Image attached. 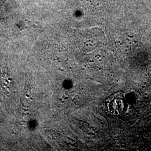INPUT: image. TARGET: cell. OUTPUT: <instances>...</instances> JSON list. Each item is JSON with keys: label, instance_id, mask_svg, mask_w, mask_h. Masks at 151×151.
I'll use <instances>...</instances> for the list:
<instances>
[{"label": "cell", "instance_id": "6da1fadb", "mask_svg": "<svg viewBox=\"0 0 151 151\" xmlns=\"http://www.w3.org/2000/svg\"><path fill=\"white\" fill-rule=\"evenodd\" d=\"M106 106L108 111L113 115H116L125 112L127 109V104L124 93L118 92L111 95L106 100Z\"/></svg>", "mask_w": 151, "mask_h": 151}, {"label": "cell", "instance_id": "7a4b0ae2", "mask_svg": "<svg viewBox=\"0 0 151 151\" xmlns=\"http://www.w3.org/2000/svg\"><path fill=\"white\" fill-rule=\"evenodd\" d=\"M7 0H0V11L2 7V6L4 5V4L6 2Z\"/></svg>", "mask_w": 151, "mask_h": 151}, {"label": "cell", "instance_id": "3957f363", "mask_svg": "<svg viewBox=\"0 0 151 151\" xmlns=\"http://www.w3.org/2000/svg\"><path fill=\"white\" fill-rule=\"evenodd\" d=\"M136 1H138L141 2V3H142V4H144V2H143V0H136Z\"/></svg>", "mask_w": 151, "mask_h": 151}]
</instances>
